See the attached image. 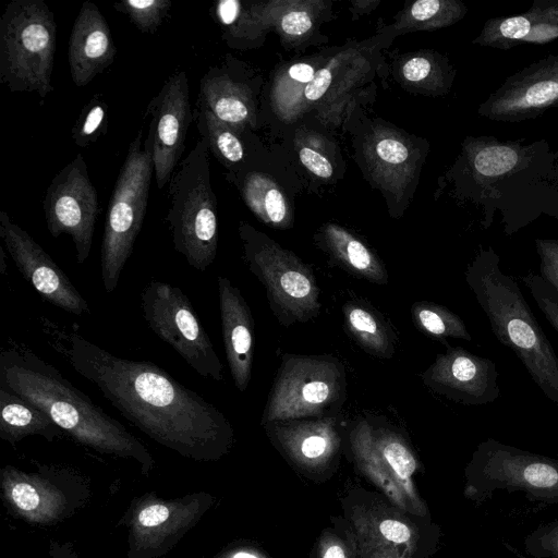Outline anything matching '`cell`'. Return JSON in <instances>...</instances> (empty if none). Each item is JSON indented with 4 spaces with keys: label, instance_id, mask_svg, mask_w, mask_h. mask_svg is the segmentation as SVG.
<instances>
[{
    "label": "cell",
    "instance_id": "1",
    "mask_svg": "<svg viewBox=\"0 0 558 558\" xmlns=\"http://www.w3.org/2000/svg\"><path fill=\"white\" fill-rule=\"evenodd\" d=\"M50 345L94 384L123 417L154 440L193 458L219 457L233 441L228 417L167 371L117 356L44 319Z\"/></svg>",
    "mask_w": 558,
    "mask_h": 558
},
{
    "label": "cell",
    "instance_id": "2",
    "mask_svg": "<svg viewBox=\"0 0 558 558\" xmlns=\"http://www.w3.org/2000/svg\"><path fill=\"white\" fill-rule=\"evenodd\" d=\"M0 386L41 410L78 442L150 462L134 435L27 347L13 343L1 351Z\"/></svg>",
    "mask_w": 558,
    "mask_h": 558
},
{
    "label": "cell",
    "instance_id": "3",
    "mask_svg": "<svg viewBox=\"0 0 558 558\" xmlns=\"http://www.w3.org/2000/svg\"><path fill=\"white\" fill-rule=\"evenodd\" d=\"M465 281L497 340L509 348L545 397L558 405V356L518 282L500 268L492 246L480 247Z\"/></svg>",
    "mask_w": 558,
    "mask_h": 558
},
{
    "label": "cell",
    "instance_id": "4",
    "mask_svg": "<svg viewBox=\"0 0 558 558\" xmlns=\"http://www.w3.org/2000/svg\"><path fill=\"white\" fill-rule=\"evenodd\" d=\"M209 148L201 137L168 184L166 216L174 250L198 271L215 260L218 247L216 196L211 189Z\"/></svg>",
    "mask_w": 558,
    "mask_h": 558
},
{
    "label": "cell",
    "instance_id": "5",
    "mask_svg": "<svg viewBox=\"0 0 558 558\" xmlns=\"http://www.w3.org/2000/svg\"><path fill=\"white\" fill-rule=\"evenodd\" d=\"M57 24L43 0H12L0 19V83L12 92H53Z\"/></svg>",
    "mask_w": 558,
    "mask_h": 558
},
{
    "label": "cell",
    "instance_id": "6",
    "mask_svg": "<svg viewBox=\"0 0 558 558\" xmlns=\"http://www.w3.org/2000/svg\"><path fill=\"white\" fill-rule=\"evenodd\" d=\"M345 400L347 371L339 359L284 353L262 413V425L338 416Z\"/></svg>",
    "mask_w": 558,
    "mask_h": 558
},
{
    "label": "cell",
    "instance_id": "7",
    "mask_svg": "<svg viewBox=\"0 0 558 558\" xmlns=\"http://www.w3.org/2000/svg\"><path fill=\"white\" fill-rule=\"evenodd\" d=\"M153 170L151 154L144 148L141 129L129 146L108 204L100 248L101 281L107 293L117 289L141 232Z\"/></svg>",
    "mask_w": 558,
    "mask_h": 558
},
{
    "label": "cell",
    "instance_id": "8",
    "mask_svg": "<svg viewBox=\"0 0 558 558\" xmlns=\"http://www.w3.org/2000/svg\"><path fill=\"white\" fill-rule=\"evenodd\" d=\"M465 496L481 505L497 490L522 492L533 500L558 502V453L531 452L494 438L480 442L465 468Z\"/></svg>",
    "mask_w": 558,
    "mask_h": 558
},
{
    "label": "cell",
    "instance_id": "9",
    "mask_svg": "<svg viewBox=\"0 0 558 558\" xmlns=\"http://www.w3.org/2000/svg\"><path fill=\"white\" fill-rule=\"evenodd\" d=\"M244 259L265 288L271 313L283 327L318 316L320 289L313 269L294 253L248 227L240 228Z\"/></svg>",
    "mask_w": 558,
    "mask_h": 558
},
{
    "label": "cell",
    "instance_id": "10",
    "mask_svg": "<svg viewBox=\"0 0 558 558\" xmlns=\"http://www.w3.org/2000/svg\"><path fill=\"white\" fill-rule=\"evenodd\" d=\"M141 310L148 328L203 377L223 379V366L196 312L178 287L149 281L141 291Z\"/></svg>",
    "mask_w": 558,
    "mask_h": 558
},
{
    "label": "cell",
    "instance_id": "11",
    "mask_svg": "<svg viewBox=\"0 0 558 558\" xmlns=\"http://www.w3.org/2000/svg\"><path fill=\"white\" fill-rule=\"evenodd\" d=\"M49 233L68 234L75 257L83 264L89 256L98 218V195L82 154L64 166L51 180L43 201Z\"/></svg>",
    "mask_w": 558,
    "mask_h": 558
},
{
    "label": "cell",
    "instance_id": "12",
    "mask_svg": "<svg viewBox=\"0 0 558 558\" xmlns=\"http://www.w3.org/2000/svg\"><path fill=\"white\" fill-rule=\"evenodd\" d=\"M148 134L144 148L151 154L158 189L169 184L185 148L189 126L194 120L187 75L180 70L168 77L149 101Z\"/></svg>",
    "mask_w": 558,
    "mask_h": 558
},
{
    "label": "cell",
    "instance_id": "13",
    "mask_svg": "<svg viewBox=\"0 0 558 558\" xmlns=\"http://www.w3.org/2000/svg\"><path fill=\"white\" fill-rule=\"evenodd\" d=\"M558 107V53L549 54L508 76L478 107L497 122H522Z\"/></svg>",
    "mask_w": 558,
    "mask_h": 558
},
{
    "label": "cell",
    "instance_id": "14",
    "mask_svg": "<svg viewBox=\"0 0 558 558\" xmlns=\"http://www.w3.org/2000/svg\"><path fill=\"white\" fill-rule=\"evenodd\" d=\"M0 238L22 276L44 301L77 316L90 307L66 274L5 211H0Z\"/></svg>",
    "mask_w": 558,
    "mask_h": 558
},
{
    "label": "cell",
    "instance_id": "15",
    "mask_svg": "<svg viewBox=\"0 0 558 558\" xmlns=\"http://www.w3.org/2000/svg\"><path fill=\"white\" fill-rule=\"evenodd\" d=\"M422 374L423 384L432 391L465 405H486L498 399L496 363L462 347L445 345Z\"/></svg>",
    "mask_w": 558,
    "mask_h": 558
},
{
    "label": "cell",
    "instance_id": "16",
    "mask_svg": "<svg viewBox=\"0 0 558 558\" xmlns=\"http://www.w3.org/2000/svg\"><path fill=\"white\" fill-rule=\"evenodd\" d=\"M218 301L225 353L240 392L246 391L252 378L254 319L241 291L223 276L217 278Z\"/></svg>",
    "mask_w": 558,
    "mask_h": 558
},
{
    "label": "cell",
    "instance_id": "17",
    "mask_svg": "<svg viewBox=\"0 0 558 558\" xmlns=\"http://www.w3.org/2000/svg\"><path fill=\"white\" fill-rule=\"evenodd\" d=\"M117 54L109 25L98 7L84 1L74 21L68 49L73 83L83 87L113 63Z\"/></svg>",
    "mask_w": 558,
    "mask_h": 558
},
{
    "label": "cell",
    "instance_id": "18",
    "mask_svg": "<svg viewBox=\"0 0 558 558\" xmlns=\"http://www.w3.org/2000/svg\"><path fill=\"white\" fill-rule=\"evenodd\" d=\"M338 416L269 422L268 436L282 448L305 460L328 458L338 448Z\"/></svg>",
    "mask_w": 558,
    "mask_h": 558
},
{
    "label": "cell",
    "instance_id": "19",
    "mask_svg": "<svg viewBox=\"0 0 558 558\" xmlns=\"http://www.w3.org/2000/svg\"><path fill=\"white\" fill-rule=\"evenodd\" d=\"M196 104L236 129L251 120L250 92L226 66H213L203 75Z\"/></svg>",
    "mask_w": 558,
    "mask_h": 558
},
{
    "label": "cell",
    "instance_id": "20",
    "mask_svg": "<svg viewBox=\"0 0 558 558\" xmlns=\"http://www.w3.org/2000/svg\"><path fill=\"white\" fill-rule=\"evenodd\" d=\"M558 38V25L538 20L534 14L488 19L473 44L508 50L522 44L545 45Z\"/></svg>",
    "mask_w": 558,
    "mask_h": 558
},
{
    "label": "cell",
    "instance_id": "21",
    "mask_svg": "<svg viewBox=\"0 0 558 558\" xmlns=\"http://www.w3.org/2000/svg\"><path fill=\"white\" fill-rule=\"evenodd\" d=\"M325 248L348 274L376 284L388 282L383 262L359 239L336 225L324 230Z\"/></svg>",
    "mask_w": 558,
    "mask_h": 558
},
{
    "label": "cell",
    "instance_id": "22",
    "mask_svg": "<svg viewBox=\"0 0 558 558\" xmlns=\"http://www.w3.org/2000/svg\"><path fill=\"white\" fill-rule=\"evenodd\" d=\"M344 328L367 354L390 359L396 350V336L385 318L369 304L349 301L342 306Z\"/></svg>",
    "mask_w": 558,
    "mask_h": 558
},
{
    "label": "cell",
    "instance_id": "23",
    "mask_svg": "<svg viewBox=\"0 0 558 558\" xmlns=\"http://www.w3.org/2000/svg\"><path fill=\"white\" fill-rule=\"evenodd\" d=\"M62 430L41 410L19 395L0 386V436L14 442L28 435H41L51 440Z\"/></svg>",
    "mask_w": 558,
    "mask_h": 558
},
{
    "label": "cell",
    "instance_id": "24",
    "mask_svg": "<svg viewBox=\"0 0 558 558\" xmlns=\"http://www.w3.org/2000/svg\"><path fill=\"white\" fill-rule=\"evenodd\" d=\"M243 197L250 209L265 223L286 228L288 206L281 192L269 179L250 173L242 181Z\"/></svg>",
    "mask_w": 558,
    "mask_h": 558
},
{
    "label": "cell",
    "instance_id": "25",
    "mask_svg": "<svg viewBox=\"0 0 558 558\" xmlns=\"http://www.w3.org/2000/svg\"><path fill=\"white\" fill-rule=\"evenodd\" d=\"M411 317L422 333L445 345L449 343L447 338L472 340L463 319L444 305L429 301L415 302L411 306Z\"/></svg>",
    "mask_w": 558,
    "mask_h": 558
},
{
    "label": "cell",
    "instance_id": "26",
    "mask_svg": "<svg viewBox=\"0 0 558 558\" xmlns=\"http://www.w3.org/2000/svg\"><path fill=\"white\" fill-rule=\"evenodd\" d=\"M108 129V105L100 94H95L81 110L71 130L76 146L86 148L102 137Z\"/></svg>",
    "mask_w": 558,
    "mask_h": 558
},
{
    "label": "cell",
    "instance_id": "27",
    "mask_svg": "<svg viewBox=\"0 0 558 558\" xmlns=\"http://www.w3.org/2000/svg\"><path fill=\"white\" fill-rule=\"evenodd\" d=\"M170 0H122L116 2V11L126 15L142 33L155 34L170 11Z\"/></svg>",
    "mask_w": 558,
    "mask_h": 558
},
{
    "label": "cell",
    "instance_id": "28",
    "mask_svg": "<svg viewBox=\"0 0 558 558\" xmlns=\"http://www.w3.org/2000/svg\"><path fill=\"white\" fill-rule=\"evenodd\" d=\"M524 550L534 558H558V519L539 524L523 541Z\"/></svg>",
    "mask_w": 558,
    "mask_h": 558
},
{
    "label": "cell",
    "instance_id": "29",
    "mask_svg": "<svg viewBox=\"0 0 558 558\" xmlns=\"http://www.w3.org/2000/svg\"><path fill=\"white\" fill-rule=\"evenodd\" d=\"M522 281L530 290L546 320L558 333V294L537 274H527L522 277Z\"/></svg>",
    "mask_w": 558,
    "mask_h": 558
},
{
    "label": "cell",
    "instance_id": "30",
    "mask_svg": "<svg viewBox=\"0 0 558 558\" xmlns=\"http://www.w3.org/2000/svg\"><path fill=\"white\" fill-rule=\"evenodd\" d=\"M534 242L539 258V276L558 294V240L537 238Z\"/></svg>",
    "mask_w": 558,
    "mask_h": 558
},
{
    "label": "cell",
    "instance_id": "31",
    "mask_svg": "<svg viewBox=\"0 0 558 558\" xmlns=\"http://www.w3.org/2000/svg\"><path fill=\"white\" fill-rule=\"evenodd\" d=\"M376 154L386 163L400 165L409 156L405 145L396 138H383L376 144Z\"/></svg>",
    "mask_w": 558,
    "mask_h": 558
},
{
    "label": "cell",
    "instance_id": "32",
    "mask_svg": "<svg viewBox=\"0 0 558 558\" xmlns=\"http://www.w3.org/2000/svg\"><path fill=\"white\" fill-rule=\"evenodd\" d=\"M299 156L303 166L317 177L324 179L331 177L333 169L325 156L308 147L301 148Z\"/></svg>",
    "mask_w": 558,
    "mask_h": 558
},
{
    "label": "cell",
    "instance_id": "33",
    "mask_svg": "<svg viewBox=\"0 0 558 558\" xmlns=\"http://www.w3.org/2000/svg\"><path fill=\"white\" fill-rule=\"evenodd\" d=\"M11 497L13 502L23 511L35 510L40 502L36 489L28 483L23 482L13 486Z\"/></svg>",
    "mask_w": 558,
    "mask_h": 558
},
{
    "label": "cell",
    "instance_id": "34",
    "mask_svg": "<svg viewBox=\"0 0 558 558\" xmlns=\"http://www.w3.org/2000/svg\"><path fill=\"white\" fill-rule=\"evenodd\" d=\"M311 16L305 11L288 12L281 20V27L288 35H303L311 28Z\"/></svg>",
    "mask_w": 558,
    "mask_h": 558
},
{
    "label": "cell",
    "instance_id": "35",
    "mask_svg": "<svg viewBox=\"0 0 558 558\" xmlns=\"http://www.w3.org/2000/svg\"><path fill=\"white\" fill-rule=\"evenodd\" d=\"M403 76L411 82H421L435 72V65L430 60L415 57L403 65Z\"/></svg>",
    "mask_w": 558,
    "mask_h": 558
},
{
    "label": "cell",
    "instance_id": "36",
    "mask_svg": "<svg viewBox=\"0 0 558 558\" xmlns=\"http://www.w3.org/2000/svg\"><path fill=\"white\" fill-rule=\"evenodd\" d=\"M331 72L329 69H322L304 89L305 98L314 101L319 99L328 89L331 83Z\"/></svg>",
    "mask_w": 558,
    "mask_h": 558
},
{
    "label": "cell",
    "instance_id": "37",
    "mask_svg": "<svg viewBox=\"0 0 558 558\" xmlns=\"http://www.w3.org/2000/svg\"><path fill=\"white\" fill-rule=\"evenodd\" d=\"M527 12L538 20L558 25V0H535Z\"/></svg>",
    "mask_w": 558,
    "mask_h": 558
},
{
    "label": "cell",
    "instance_id": "38",
    "mask_svg": "<svg viewBox=\"0 0 558 558\" xmlns=\"http://www.w3.org/2000/svg\"><path fill=\"white\" fill-rule=\"evenodd\" d=\"M169 510L162 505H151L138 513V522L145 527H154L167 520Z\"/></svg>",
    "mask_w": 558,
    "mask_h": 558
},
{
    "label": "cell",
    "instance_id": "39",
    "mask_svg": "<svg viewBox=\"0 0 558 558\" xmlns=\"http://www.w3.org/2000/svg\"><path fill=\"white\" fill-rule=\"evenodd\" d=\"M380 533L383 536L395 543H403L409 541L410 531L401 522L395 520H387L380 524Z\"/></svg>",
    "mask_w": 558,
    "mask_h": 558
},
{
    "label": "cell",
    "instance_id": "40",
    "mask_svg": "<svg viewBox=\"0 0 558 558\" xmlns=\"http://www.w3.org/2000/svg\"><path fill=\"white\" fill-rule=\"evenodd\" d=\"M315 74L314 68L308 63H295L289 69V75L300 83L308 84Z\"/></svg>",
    "mask_w": 558,
    "mask_h": 558
},
{
    "label": "cell",
    "instance_id": "41",
    "mask_svg": "<svg viewBox=\"0 0 558 558\" xmlns=\"http://www.w3.org/2000/svg\"><path fill=\"white\" fill-rule=\"evenodd\" d=\"M323 558H345V556L341 547L333 545L326 549Z\"/></svg>",
    "mask_w": 558,
    "mask_h": 558
},
{
    "label": "cell",
    "instance_id": "42",
    "mask_svg": "<svg viewBox=\"0 0 558 558\" xmlns=\"http://www.w3.org/2000/svg\"><path fill=\"white\" fill-rule=\"evenodd\" d=\"M233 558H257L256 556L250 554V553H245V551H240V553H236Z\"/></svg>",
    "mask_w": 558,
    "mask_h": 558
},
{
    "label": "cell",
    "instance_id": "43",
    "mask_svg": "<svg viewBox=\"0 0 558 558\" xmlns=\"http://www.w3.org/2000/svg\"><path fill=\"white\" fill-rule=\"evenodd\" d=\"M0 254H1V257H0V260H1V265H0V266H1V269H0V270H1V272L3 274V272H4V270H5V263H4V253H3V251H2V248H1V247H0Z\"/></svg>",
    "mask_w": 558,
    "mask_h": 558
}]
</instances>
